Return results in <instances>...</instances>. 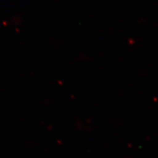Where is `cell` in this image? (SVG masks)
Listing matches in <instances>:
<instances>
[]
</instances>
